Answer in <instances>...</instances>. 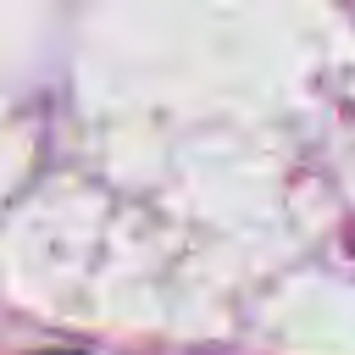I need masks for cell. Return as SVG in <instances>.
I'll return each mask as SVG.
<instances>
[{"label": "cell", "instance_id": "1", "mask_svg": "<svg viewBox=\"0 0 355 355\" xmlns=\"http://www.w3.org/2000/svg\"><path fill=\"white\" fill-rule=\"evenodd\" d=\"M55 355H61V349H55Z\"/></svg>", "mask_w": 355, "mask_h": 355}]
</instances>
